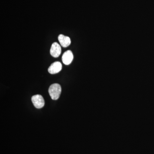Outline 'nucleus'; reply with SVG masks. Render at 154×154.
<instances>
[{
  "mask_svg": "<svg viewBox=\"0 0 154 154\" xmlns=\"http://www.w3.org/2000/svg\"><path fill=\"white\" fill-rule=\"evenodd\" d=\"M48 92L51 99L57 100L59 98L61 92V88L59 84H54L49 87Z\"/></svg>",
  "mask_w": 154,
  "mask_h": 154,
  "instance_id": "1",
  "label": "nucleus"
},
{
  "mask_svg": "<svg viewBox=\"0 0 154 154\" xmlns=\"http://www.w3.org/2000/svg\"><path fill=\"white\" fill-rule=\"evenodd\" d=\"M31 100L35 107L38 109L42 108L45 105V101L41 95H36L32 96Z\"/></svg>",
  "mask_w": 154,
  "mask_h": 154,
  "instance_id": "2",
  "label": "nucleus"
},
{
  "mask_svg": "<svg viewBox=\"0 0 154 154\" xmlns=\"http://www.w3.org/2000/svg\"><path fill=\"white\" fill-rule=\"evenodd\" d=\"M61 52V48L60 45L57 42H54L51 45L50 49V54L54 57L57 58L60 55Z\"/></svg>",
  "mask_w": 154,
  "mask_h": 154,
  "instance_id": "3",
  "label": "nucleus"
},
{
  "mask_svg": "<svg viewBox=\"0 0 154 154\" xmlns=\"http://www.w3.org/2000/svg\"><path fill=\"white\" fill-rule=\"evenodd\" d=\"M62 68L61 63L59 61L55 62L51 64L48 69V72L51 74H55L60 71Z\"/></svg>",
  "mask_w": 154,
  "mask_h": 154,
  "instance_id": "4",
  "label": "nucleus"
},
{
  "mask_svg": "<svg viewBox=\"0 0 154 154\" xmlns=\"http://www.w3.org/2000/svg\"><path fill=\"white\" fill-rule=\"evenodd\" d=\"M73 59V54L71 51L68 50L64 53L62 57L63 62L64 64L68 65L71 63Z\"/></svg>",
  "mask_w": 154,
  "mask_h": 154,
  "instance_id": "5",
  "label": "nucleus"
},
{
  "mask_svg": "<svg viewBox=\"0 0 154 154\" xmlns=\"http://www.w3.org/2000/svg\"><path fill=\"white\" fill-rule=\"evenodd\" d=\"M58 39L61 45L64 48H66L69 46L71 42L69 37L64 36L63 34H60L59 35Z\"/></svg>",
  "mask_w": 154,
  "mask_h": 154,
  "instance_id": "6",
  "label": "nucleus"
}]
</instances>
